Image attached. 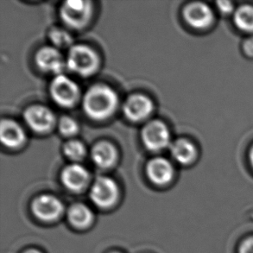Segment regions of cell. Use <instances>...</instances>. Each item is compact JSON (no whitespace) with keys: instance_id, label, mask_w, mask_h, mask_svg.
Listing matches in <instances>:
<instances>
[{"instance_id":"cell-1","label":"cell","mask_w":253,"mask_h":253,"mask_svg":"<svg viewBox=\"0 0 253 253\" xmlns=\"http://www.w3.org/2000/svg\"><path fill=\"white\" fill-rule=\"evenodd\" d=\"M118 104L119 98L116 92L105 84L91 86L83 99L85 113L93 120H105L113 115Z\"/></svg>"},{"instance_id":"cell-2","label":"cell","mask_w":253,"mask_h":253,"mask_svg":"<svg viewBox=\"0 0 253 253\" xmlns=\"http://www.w3.org/2000/svg\"><path fill=\"white\" fill-rule=\"evenodd\" d=\"M66 65L72 72L79 76H89L98 69L99 57L88 46L74 45L69 49Z\"/></svg>"},{"instance_id":"cell-3","label":"cell","mask_w":253,"mask_h":253,"mask_svg":"<svg viewBox=\"0 0 253 253\" xmlns=\"http://www.w3.org/2000/svg\"><path fill=\"white\" fill-rule=\"evenodd\" d=\"M92 13L89 1L69 0L62 4L60 15L62 21L73 29H82L88 23Z\"/></svg>"},{"instance_id":"cell-4","label":"cell","mask_w":253,"mask_h":253,"mask_svg":"<svg viewBox=\"0 0 253 253\" xmlns=\"http://www.w3.org/2000/svg\"><path fill=\"white\" fill-rule=\"evenodd\" d=\"M49 91L53 100L63 107L74 106L79 99V86L64 75L55 76L51 82Z\"/></svg>"},{"instance_id":"cell-5","label":"cell","mask_w":253,"mask_h":253,"mask_svg":"<svg viewBox=\"0 0 253 253\" xmlns=\"http://www.w3.org/2000/svg\"><path fill=\"white\" fill-rule=\"evenodd\" d=\"M119 197V188L113 179L106 176L96 178L90 190V198L100 209L114 205Z\"/></svg>"},{"instance_id":"cell-6","label":"cell","mask_w":253,"mask_h":253,"mask_svg":"<svg viewBox=\"0 0 253 253\" xmlns=\"http://www.w3.org/2000/svg\"><path fill=\"white\" fill-rule=\"evenodd\" d=\"M141 136L144 146L151 151H163L170 144V134L168 128L158 120H153L145 125Z\"/></svg>"},{"instance_id":"cell-7","label":"cell","mask_w":253,"mask_h":253,"mask_svg":"<svg viewBox=\"0 0 253 253\" xmlns=\"http://www.w3.org/2000/svg\"><path fill=\"white\" fill-rule=\"evenodd\" d=\"M24 119L31 130L37 132H46L55 125V118L51 110L41 105L28 107L24 113Z\"/></svg>"},{"instance_id":"cell-8","label":"cell","mask_w":253,"mask_h":253,"mask_svg":"<svg viewBox=\"0 0 253 253\" xmlns=\"http://www.w3.org/2000/svg\"><path fill=\"white\" fill-rule=\"evenodd\" d=\"M31 210L38 219L43 221H53L62 214L63 205L54 195H42L32 202Z\"/></svg>"},{"instance_id":"cell-9","label":"cell","mask_w":253,"mask_h":253,"mask_svg":"<svg viewBox=\"0 0 253 253\" xmlns=\"http://www.w3.org/2000/svg\"><path fill=\"white\" fill-rule=\"evenodd\" d=\"M37 65L45 72L52 73L56 76L62 75L65 62L58 48L55 47H42L36 55Z\"/></svg>"},{"instance_id":"cell-10","label":"cell","mask_w":253,"mask_h":253,"mask_svg":"<svg viewBox=\"0 0 253 253\" xmlns=\"http://www.w3.org/2000/svg\"><path fill=\"white\" fill-rule=\"evenodd\" d=\"M185 20L195 29H205L211 25L213 14L211 8L204 3L195 2L188 4L183 10Z\"/></svg>"},{"instance_id":"cell-11","label":"cell","mask_w":253,"mask_h":253,"mask_svg":"<svg viewBox=\"0 0 253 253\" xmlns=\"http://www.w3.org/2000/svg\"><path fill=\"white\" fill-rule=\"evenodd\" d=\"M153 110V103L150 98L143 94L130 96L124 104L125 115L132 121H141L146 119Z\"/></svg>"},{"instance_id":"cell-12","label":"cell","mask_w":253,"mask_h":253,"mask_svg":"<svg viewBox=\"0 0 253 253\" xmlns=\"http://www.w3.org/2000/svg\"><path fill=\"white\" fill-rule=\"evenodd\" d=\"M61 179L68 189L73 192H80L88 183L89 173L82 165L74 164L63 169Z\"/></svg>"},{"instance_id":"cell-13","label":"cell","mask_w":253,"mask_h":253,"mask_svg":"<svg viewBox=\"0 0 253 253\" xmlns=\"http://www.w3.org/2000/svg\"><path fill=\"white\" fill-rule=\"evenodd\" d=\"M146 173L151 182L163 186L171 181L174 175V169L168 160L163 158H157L148 163Z\"/></svg>"},{"instance_id":"cell-14","label":"cell","mask_w":253,"mask_h":253,"mask_svg":"<svg viewBox=\"0 0 253 253\" xmlns=\"http://www.w3.org/2000/svg\"><path fill=\"white\" fill-rule=\"evenodd\" d=\"M0 138L7 147L16 148L24 144L25 133L17 122L11 120H3L0 125Z\"/></svg>"},{"instance_id":"cell-15","label":"cell","mask_w":253,"mask_h":253,"mask_svg":"<svg viewBox=\"0 0 253 253\" xmlns=\"http://www.w3.org/2000/svg\"><path fill=\"white\" fill-rule=\"evenodd\" d=\"M93 163L100 168H109L116 162V148L108 142H99L96 144L91 152Z\"/></svg>"},{"instance_id":"cell-16","label":"cell","mask_w":253,"mask_h":253,"mask_svg":"<svg viewBox=\"0 0 253 253\" xmlns=\"http://www.w3.org/2000/svg\"><path fill=\"white\" fill-rule=\"evenodd\" d=\"M68 218L73 226L83 229L90 226L93 219V214L86 206L82 203H76L69 208Z\"/></svg>"},{"instance_id":"cell-17","label":"cell","mask_w":253,"mask_h":253,"mask_svg":"<svg viewBox=\"0 0 253 253\" xmlns=\"http://www.w3.org/2000/svg\"><path fill=\"white\" fill-rule=\"evenodd\" d=\"M171 155L175 161L181 165L191 163L195 157V148L191 142L187 139H177L170 145Z\"/></svg>"},{"instance_id":"cell-18","label":"cell","mask_w":253,"mask_h":253,"mask_svg":"<svg viewBox=\"0 0 253 253\" xmlns=\"http://www.w3.org/2000/svg\"><path fill=\"white\" fill-rule=\"evenodd\" d=\"M234 22L240 30L247 32L253 31V7L240 6L234 14Z\"/></svg>"},{"instance_id":"cell-19","label":"cell","mask_w":253,"mask_h":253,"mask_svg":"<svg viewBox=\"0 0 253 253\" xmlns=\"http://www.w3.org/2000/svg\"><path fill=\"white\" fill-rule=\"evenodd\" d=\"M49 39L56 48H71L73 45V38L68 31L62 29L55 28L49 32Z\"/></svg>"},{"instance_id":"cell-20","label":"cell","mask_w":253,"mask_h":253,"mask_svg":"<svg viewBox=\"0 0 253 253\" xmlns=\"http://www.w3.org/2000/svg\"><path fill=\"white\" fill-rule=\"evenodd\" d=\"M63 151L69 159L73 161H80L85 157V145L78 140H69L64 144Z\"/></svg>"},{"instance_id":"cell-21","label":"cell","mask_w":253,"mask_h":253,"mask_svg":"<svg viewBox=\"0 0 253 253\" xmlns=\"http://www.w3.org/2000/svg\"><path fill=\"white\" fill-rule=\"evenodd\" d=\"M58 128L62 135L70 137L78 131V124L71 117L63 116L59 120Z\"/></svg>"},{"instance_id":"cell-22","label":"cell","mask_w":253,"mask_h":253,"mask_svg":"<svg viewBox=\"0 0 253 253\" xmlns=\"http://www.w3.org/2000/svg\"><path fill=\"white\" fill-rule=\"evenodd\" d=\"M217 5L219 11L223 14L231 13L233 10V3L229 1H219L217 3Z\"/></svg>"},{"instance_id":"cell-23","label":"cell","mask_w":253,"mask_h":253,"mask_svg":"<svg viewBox=\"0 0 253 253\" xmlns=\"http://www.w3.org/2000/svg\"><path fill=\"white\" fill-rule=\"evenodd\" d=\"M239 253H253V237L244 241L240 246Z\"/></svg>"},{"instance_id":"cell-24","label":"cell","mask_w":253,"mask_h":253,"mask_svg":"<svg viewBox=\"0 0 253 253\" xmlns=\"http://www.w3.org/2000/svg\"><path fill=\"white\" fill-rule=\"evenodd\" d=\"M244 49L249 56H253V37L245 42Z\"/></svg>"},{"instance_id":"cell-25","label":"cell","mask_w":253,"mask_h":253,"mask_svg":"<svg viewBox=\"0 0 253 253\" xmlns=\"http://www.w3.org/2000/svg\"><path fill=\"white\" fill-rule=\"evenodd\" d=\"M24 253H42L40 251L37 249H30V250L25 251Z\"/></svg>"},{"instance_id":"cell-26","label":"cell","mask_w":253,"mask_h":253,"mask_svg":"<svg viewBox=\"0 0 253 253\" xmlns=\"http://www.w3.org/2000/svg\"><path fill=\"white\" fill-rule=\"evenodd\" d=\"M250 159L251 163H252V165H253V147L252 148V150H251Z\"/></svg>"},{"instance_id":"cell-27","label":"cell","mask_w":253,"mask_h":253,"mask_svg":"<svg viewBox=\"0 0 253 253\" xmlns=\"http://www.w3.org/2000/svg\"></svg>"}]
</instances>
